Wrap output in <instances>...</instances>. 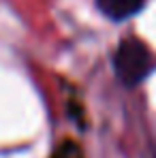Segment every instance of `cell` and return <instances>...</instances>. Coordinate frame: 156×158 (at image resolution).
<instances>
[{
  "instance_id": "obj_1",
  "label": "cell",
  "mask_w": 156,
  "mask_h": 158,
  "mask_svg": "<svg viewBox=\"0 0 156 158\" xmlns=\"http://www.w3.org/2000/svg\"><path fill=\"white\" fill-rule=\"evenodd\" d=\"M113 64H116V73H118L120 81L124 85L133 88V85L141 83L150 75V71H152V52L139 39L129 36L118 45Z\"/></svg>"
},
{
  "instance_id": "obj_2",
  "label": "cell",
  "mask_w": 156,
  "mask_h": 158,
  "mask_svg": "<svg viewBox=\"0 0 156 158\" xmlns=\"http://www.w3.org/2000/svg\"><path fill=\"white\" fill-rule=\"evenodd\" d=\"M96 2L99 9L111 19H126L143 6V0H96Z\"/></svg>"
},
{
  "instance_id": "obj_3",
  "label": "cell",
  "mask_w": 156,
  "mask_h": 158,
  "mask_svg": "<svg viewBox=\"0 0 156 158\" xmlns=\"http://www.w3.org/2000/svg\"><path fill=\"white\" fill-rule=\"evenodd\" d=\"M53 158H81V156H79V150H77L75 143H64V145L56 152Z\"/></svg>"
}]
</instances>
